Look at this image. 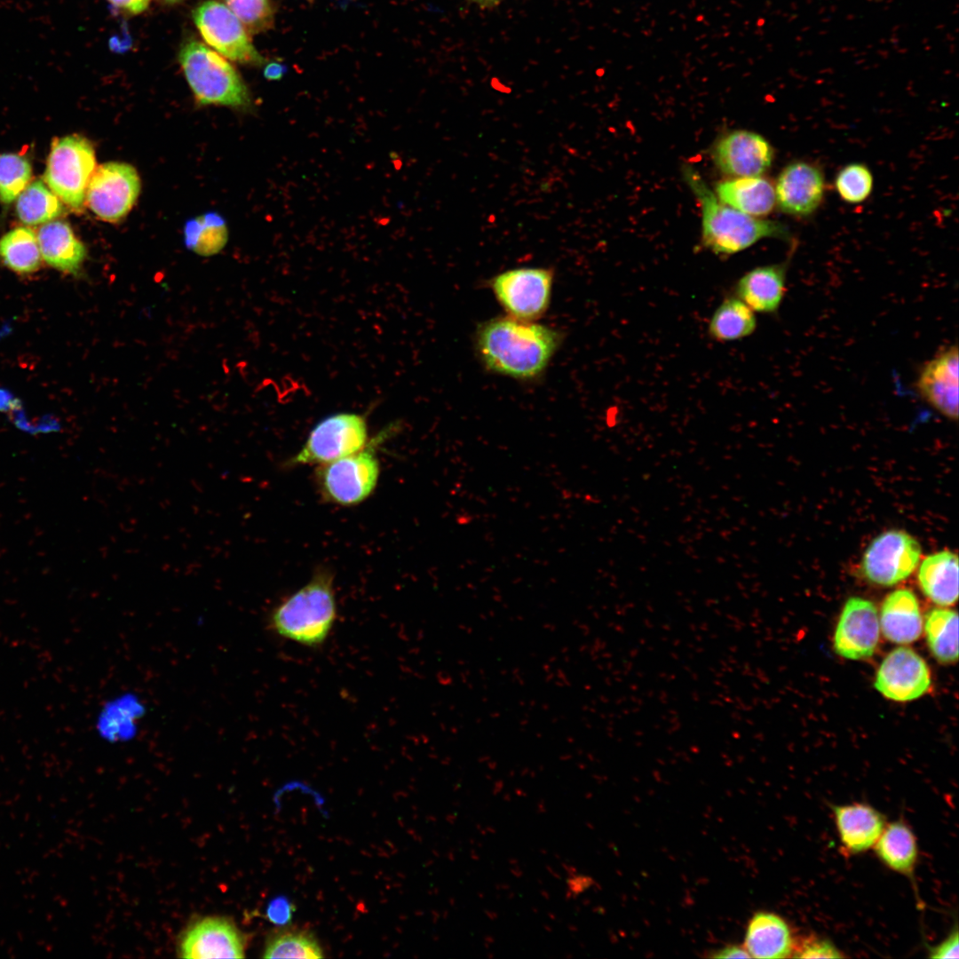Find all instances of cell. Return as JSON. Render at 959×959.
<instances>
[{"mask_svg": "<svg viewBox=\"0 0 959 959\" xmlns=\"http://www.w3.org/2000/svg\"><path fill=\"white\" fill-rule=\"evenodd\" d=\"M559 342V334L543 325L514 317L497 318L479 329L477 347L486 366L518 378L539 375Z\"/></svg>", "mask_w": 959, "mask_h": 959, "instance_id": "6da1fadb", "label": "cell"}, {"mask_svg": "<svg viewBox=\"0 0 959 959\" xmlns=\"http://www.w3.org/2000/svg\"><path fill=\"white\" fill-rule=\"evenodd\" d=\"M683 175L701 209L702 245L713 253L733 255L764 238L796 243L786 225L747 215L722 202L693 167L685 166Z\"/></svg>", "mask_w": 959, "mask_h": 959, "instance_id": "7a4b0ae2", "label": "cell"}, {"mask_svg": "<svg viewBox=\"0 0 959 959\" xmlns=\"http://www.w3.org/2000/svg\"><path fill=\"white\" fill-rule=\"evenodd\" d=\"M333 575L321 569L300 589L271 611L270 630L279 637L304 646H322L337 619Z\"/></svg>", "mask_w": 959, "mask_h": 959, "instance_id": "3957f363", "label": "cell"}, {"mask_svg": "<svg viewBox=\"0 0 959 959\" xmlns=\"http://www.w3.org/2000/svg\"><path fill=\"white\" fill-rule=\"evenodd\" d=\"M178 61L200 104L232 107L250 104L249 90L237 70L204 44L186 42L179 50Z\"/></svg>", "mask_w": 959, "mask_h": 959, "instance_id": "277c9868", "label": "cell"}, {"mask_svg": "<svg viewBox=\"0 0 959 959\" xmlns=\"http://www.w3.org/2000/svg\"><path fill=\"white\" fill-rule=\"evenodd\" d=\"M389 432L384 430L354 454L319 465L315 481L326 501L351 506L361 503L371 495L380 472L375 444Z\"/></svg>", "mask_w": 959, "mask_h": 959, "instance_id": "5b68a950", "label": "cell"}, {"mask_svg": "<svg viewBox=\"0 0 959 959\" xmlns=\"http://www.w3.org/2000/svg\"><path fill=\"white\" fill-rule=\"evenodd\" d=\"M95 166L90 141L79 135L66 136L52 142L44 179L61 201L78 211L83 208Z\"/></svg>", "mask_w": 959, "mask_h": 959, "instance_id": "8992f818", "label": "cell"}, {"mask_svg": "<svg viewBox=\"0 0 959 959\" xmlns=\"http://www.w3.org/2000/svg\"><path fill=\"white\" fill-rule=\"evenodd\" d=\"M366 418L357 413H337L321 420L310 432L289 466L321 465L354 454L369 440Z\"/></svg>", "mask_w": 959, "mask_h": 959, "instance_id": "52a82bcc", "label": "cell"}, {"mask_svg": "<svg viewBox=\"0 0 959 959\" xmlns=\"http://www.w3.org/2000/svg\"><path fill=\"white\" fill-rule=\"evenodd\" d=\"M193 19L204 41L220 55L243 64L265 62L243 24L224 4L202 2L194 10Z\"/></svg>", "mask_w": 959, "mask_h": 959, "instance_id": "ba28073f", "label": "cell"}, {"mask_svg": "<svg viewBox=\"0 0 959 959\" xmlns=\"http://www.w3.org/2000/svg\"><path fill=\"white\" fill-rule=\"evenodd\" d=\"M921 546L902 530H889L876 536L862 557L860 569L875 584L892 586L909 576L916 568Z\"/></svg>", "mask_w": 959, "mask_h": 959, "instance_id": "9c48e42d", "label": "cell"}, {"mask_svg": "<svg viewBox=\"0 0 959 959\" xmlns=\"http://www.w3.org/2000/svg\"><path fill=\"white\" fill-rule=\"evenodd\" d=\"M139 192L140 179L133 166L124 162H106L94 170L85 200L99 218L115 222L131 210Z\"/></svg>", "mask_w": 959, "mask_h": 959, "instance_id": "30bf717a", "label": "cell"}, {"mask_svg": "<svg viewBox=\"0 0 959 959\" xmlns=\"http://www.w3.org/2000/svg\"><path fill=\"white\" fill-rule=\"evenodd\" d=\"M552 272L543 268H519L495 276L492 289L511 317L530 321L543 314L550 301Z\"/></svg>", "mask_w": 959, "mask_h": 959, "instance_id": "8fae6325", "label": "cell"}, {"mask_svg": "<svg viewBox=\"0 0 959 959\" xmlns=\"http://www.w3.org/2000/svg\"><path fill=\"white\" fill-rule=\"evenodd\" d=\"M931 673L925 661L913 649L900 646L890 652L880 664L875 687L884 697L908 701L930 688Z\"/></svg>", "mask_w": 959, "mask_h": 959, "instance_id": "7c38bea8", "label": "cell"}, {"mask_svg": "<svg viewBox=\"0 0 959 959\" xmlns=\"http://www.w3.org/2000/svg\"><path fill=\"white\" fill-rule=\"evenodd\" d=\"M246 938L229 919L204 917L194 922L184 931L178 945L183 958H242Z\"/></svg>", "mask_w": 959, "mask_h": 959, "instance_id": "4fadbf2b", "label": "cell"}, {"mask_svg": "<svg viewBox=\"0 0 959 959\" xmlns=\"http://www.w3.org/2000/svg\"><path fill=\"white\" fill-rule=\"evenodd\" d=\"M880 624L875 605L852 597L844 604L834 635L836 652L847 659L863 660L873 655L878 644Z\"/></svg>", "mask_w": 959, "mask_h": 959, "instance_id": "5bb4252c", "label": "cell"}, {"mask_svg": "<svg viewBox=\"0 0 959 959\" xmlns=\"http://www.w3.org/2000/svg\"><path fill=\"white\" fill-rule=\"evenodd\" d=\"M773 148L760 134L746 130L731 131L712 150L717 168L733 178L757 177L772 165Z\"/></svg>", "mask_w": 959, "mask_h": 959, "instance_id": "9a60e30c", "label": "cell"}, {"mask_svg": "<svg viewBox=\"0 0 959 959\" xmlns=\"http://www.w3.org/2000/svg\"><path fill=\"white\" fill-rule=\"evenodd\" d=\"M825 186L823 171L817 164L794 161L778 176L774 187L776 203L788 215L809 216L821 204Z\"/></svg>", "mask_w": 959, "mask_h": 959, "instance_id": "2e32d148", "label": "cell"}, {"mask_svg": "<svg viewBox=\"0 0 959 959\" xmlns=\"http://www.w3.org/2000/svg\"><path fill=\"white\" fill-rule=\"evenodd\" d=\"M958 347L941 351L922 369L916 380L921 397L947 418H958Z\"/></svg>", "mask_w": 959, "mask_h": 959, "instance_id": "e0dca14e", "label": "cell"}, {"mask_svg": "<svg viewBox=\"0 0 959 959\" xmlns=\"http://www.w3.org/2000/svg\"><path fill=\"white\" fill-rule=\"evenodd\" d=\"M792 254L783 262L757 266L743 274L735 285L737 297L754 312L777 313L786 292L787 272Z\"/></svg>", "mask_w": 959, "mask_h": 959, "instance_id": "ac0fdd59", "label": "cell"}, {"mask_svg": "<svg viewBox=\"0 0 959 959\" xmlns=\"http://www.w3.org/2000/svg\"><path fill=\"white\" fill-rule=\"evenodd\" d=\"M832 811L840 842L852 854L874 847L886 826L885 817L869 804L833 805Z\"/></svg>", "mask_w": 959, "mask_h": 959, "instance_id": "d6986e66", "label": "cell"}, {"mask_svg": "<svg viewBox=\"0 0 959 959\" xmlns=\"http://www.w3.org/2000/svg\"><path fill=\"white\" fill-rule=\"evenodd\" d=\"M796 939L789 924L781 915L757 911L749 919L744 947L754 958L791 957Z\"/></svg>", "mask_w": 959, "mask_h": 959, "instance_id": "ffe728a7", "label": "cell"}, {"mask_svg": "<svg viewBox=\"0 0 959 959\" xmlns=\"http://www.w3.org/2000/svg\"><path fill=\"white\" fill-rule=\"evenodd\" d=\"M43 259L52 267L78 276L86 258V249L69 225L63 221L44 224L37 233Z\"/></svg>", "mask_w": 959, "mask_h": 959, "instance_id": "44dd1931", "label": "cell"}, {"mask_svg": "<svg viewBox=\"0 0 959 959\" xmlns=\"http://www.w3.org/2000/svg\"><path fill=\"white\" fill-rule=\"evenodd\" d=\"M879 624L884 636L893 643L908 644L918 639L923 619L914 592L900 589L890 593L883 602Z\"/></svg>", "mask_w": 959, "mask_h": 959, "instance_id": "7402d4cb", "label": "cell"}, {"mask_svg": "<svg viewBox=\"0 0 959 959\" xmlns=\"http://www.w3.org/2000/svg\"><path fill=\"white\" fill-rule=\"evenodd\" d=\"M715 194L725 204L756 218L767 216L776 204L773 183L761 176L721 181Z\"/></svg>", "mask_w": 959, "mask_h": 959, "instance_id": "603a6c76", "label": "cell"}, {"mask_svg": "<svg viewBox=\"0 0 959 959\" xmlns=\"http://www.w3.org/2000/svg\"><path fill=\"white\" fill-rule=\"evenodd\" d=\"M919 585L932 602L947 606L958 598V558L941 551L924 559L918 571Z\"/></svg>", "mask_w": 959, "mask_h": 959, "instance_id": "cb8c5ba5", "label": "cell"}, {"mask_svg": "<svg viewBox=\"0 0 959 959\" xmlns=\"http://www.w3.org/2000/svg\"><path fill=\"white\" fill-rule=\"evenodd\" d=\"M879 860L892 870L912 877L918 857L916 838L902 820L889 823L874 845Z\"/></svg>", "mask_w": 959, "mask_h": 959, "instance_id": "d4e9b609", "label": "cell"}, {"mask_svg": "<svg viewBox=\"0 0 959 959\" xmlns=\"http://www.w3.org/2000/svg\"><path fill=\"white\" fill-rule=\"evenodd\" d=\"M754 311L737 297H726L717 307L709 323V336L721 342L750 336L756 329Z\"/></svg>", "mask_w": 959, "mask_h": 959, "instance_id": "484cf974", "label": "cell"}, {"mask_svg": "<svg viewBox=\"0 0 959 959\" xmlns=\"http://www.w3.org/2000/svg\"><path fill=\"white\" fill-rule=\"evenodd\" d=\"M37 237L27 227H18L0 238V259L12 272L25 275L36 272L41 266Z\"/></svg>", "mask_w": 959, "mask_h": 959, "instance_id": "4316f807", "label": "cell"}, {"mask_svg": "<svg viewBox=\"0 0 959 959\" xmlns=\"http://www.w3.org/2000/svg\"><path fill=\"white\" fill-rule=\"evenodd\" d=\"M925 635L933 656L942 663L958 658V615L955 610L934 608L925 619Z\"/></svg>", "mask_w": 959, "mask_h": 959, "instance_id": "83f0119b", "label": "cell"}, {"mask_svg": "<svg viewBox=\"0 0 959 959\" xmlns=\"http://www.w3.org/2000/svg\"><path fill=\"white\" fill-rule=\"evenodd\" d=\"M185 244L197 255L218 254L226 244L228 231L225 220L210 212L190 219L185 225Z\"/></svg>", "mask_w": 959, "mask_h": 959, "instance_id": "f1b7e54d", "label": "cell"}, {"mask_svg": "<svg viewBox=\"0 0 959 959\" xmlns=\"http://www.w3.org/2000/svg\"><path fill=\"white\" fill-rule=\"evenodd\" d=\"M264 958H305L324 957L313 934L299 928H281L272 932L266 940Z\"/></svg>", "mask_w": 959, "mask_h": 959, "instance_id": "f546056e", "label": "cell"}, {"mask_svg": "<svg viewBox=\"0 0 959 959\" xmlns=\"http://www.w3.org/2000/svg\"><path fill=\"white\" fill-rule=\"evenodd\" d=\"M16 211L23 223L37 225L57 218L62 207L59 197L42 181L36 180L18 196Z\"/></svg>", "mask_w": 959, "mask_h": 959, "instance_id": "4dcf8cb0", "label": "cell"}, {"mask_svg": "<svg viewBox=\"0 0 959 959\" xmlns=\"http://www.w3.org/2000/svg\"><path fill=\"white\" fill-rule=\"evenodd\" d=\"M32 170L28 160L18 154L0 155V200L10 203L27 187Z\"/></svg>", "mask_w": 959, "mask_h": 959, "instance_id": "1f68e13d", "label": "cell"}, {"mask_svg": "<svg viewBox=\"0 0 959 959\" xmlns=\"http://www.w3.org/2000/svg\"><path fill=\"white\" fill-rule=\"evenodd\" d=\"M835 186L842 200L849 203H860L872 193L873 175L866 164L850 163L838 171Z\"/></svg>", "mask_w": 959, "mask_h": 959, "instance_id": "d6a6232c", "label": "cell"}, {"mask_svg": "<svg viewBox=\"0 0 959 959\" xmlns=\"http://www.w3.org/2000/svg\"><path fill=\"white\" fill-rule=\"evenodd\" d=\"M247 31L257 34L273 28L274 8L271 0H225Z\"/></svg>", "mask_w": 959, "mask_h": 959, "instance_id": "836d02e7", "label": "cell"}, {"mask_svg": "<svg viewBox=\"0 0 959 959\" xmlns=\"http://www.w3.org/2000/svg\"><path fill=\"white\" fill-rule=\"evenodd\" d=\"M844 955L828 939L806 936L795 940L791 957L797 958H841Z\"/></svg>", "mask_w": 959, "mask_h": 959, "instance_id": "e575fe53", "label": "cell"}, {"mask_svg": "<svg viewBox=\"0 0 959 959\" xmlns=\"http://www.w3.org/2000/svg\"><path fill=\"white\" fill-rule=\"evenodd\" d=\"M295 907L285 896H278L273 899L267 905L266 917L279 926L288 924L292 918Z\"/></svg>", "mask_w": 959, "mask_h": 959, "instance_id": "d590c367", "label": "cell"}, {"mask_svg": "<svg viewBox=\"0 0 959 959\" xmlns=\"http://www.w3.org/2000/svg\"><path fill=\"white\" fill-rule=\"evenodd\" d=\"M958 929L955 925L953 931L939 944L930 947L931 958H957L958 955Z\"/></svg>", "mask_w": 959, "mask_h": 959, "instance_id": "8d00e7d4", "label": "cell"}, {"mask_svg": "<svg viewBox=\"0 0 959 959\" xmlns=\"http://www.w3.org/2000/svg\"><path fill=\"white\" fill-rule=\"evenodd\" d=\"M569 876L566 881V897L567 899H574L585 892L592 884V880L590 876L580 874H568Z\"/></svg>", "mask_w": 959, "mask_h": 959, "instance_id": "74e56055", "label": "cell"}, {"mask_svg": "<svg viewBox=\"0 0 959 959\" xmlns=\"http://www.w3.org/2000/svg\"><path fill=\"white\" fill-rule=\"evenodd\" d=\"M711 958H750L744 946L732 944L712 951L709 955Z\"/></svg>", "mask_w": 959, "mask_h": 959, "instance_id": "f35d334b", "label": "cell"}, {"mask_svg": "<svg viewBox=\"0 0 959 959\" xmlns=\"http://www.w3.org/2000/svg\"><path fill=\"white\" fill-rule=\"evenodd\" d=\"M114 6L124 10L132 14L143 12L148 6L150 0H107Z\"/></svg>", "mask_w": 959, "mask_h": 959, "instance_id": "ab89813d", "label": "cell"}, {"mask_svg": "<svg viewBox=\"0 0 959 959\" xmlns=\"http://www.w3.org/2000/svg\"><path fill=\"white\" fill-rule=\"evenodd\" d=\"M286 72L287 67L284 64L272 61L265 67L263 75L267 80L276 81L281 79Z\"/></svg>", "mask_w": 959, "mask_h": 959, "instance_id": "60d3db41", "label": "cell"}, {"mask_svg": "<svg viewBox=\"0 0 959 959\" xmlns=\"http://www.w3.org/2000/svg\"><path fill=\"white\" fill-rule=\"evenodd\" d=\"M17 405V400L12 397L10 392L5 389L0 388V411L7 412L14 409Z\"/></svg>", "mask_w": 959, "mask_h": 959, "instance_id": "b9f144b4", "label": "cell"}, {"mask_svg": "<svg viewBox=\"0 0 959 959\" xmlns=\"http://www.w3.org/2000/svg\"><path fill=\"white\" fill-rule=\"evenodd\" d=\"M473 1L480 3V4H493V3H496L499 0H473Z\"/></svg>", "mask_w": 959, "mask_h": 959, "instance_id": "7bdbcfd3", "label": "cell"}, {"mask_svg": "<svg viewBox=\"0 0 959 959\" xmlns=\"http://www.w3.org/2000/svg\"><path fill=\"white\" fill-rule=\"evenodd\" d=\"M163 1H165V2H167V3H170V4H173V3H177V2H178V1H180V0H163Z\"/></svg>", "mask_w": 959, "mask_h": 959, "instance_id": "ee69618b", "label": "cell"}, {"mask_svg": "<svg viewBox=\"0 0 959 959\" xmlns=\"http://www.w3.org/2000/svg\"><path fill=\"white\" fill-rule=\"evenodd\" d=\"M307 1H309V2H313V0H307Z\"/></svg>", "mask_w": 959, "mask_h": 959, "instance_id": "f6af8a7d", "label": "cell"}]
</instances>
